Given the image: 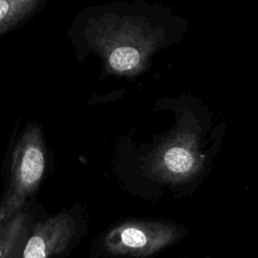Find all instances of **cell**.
Listing matches in <instances>:
<instances>
[{
	"mask_svg": "<svg viewBox=\"0 0 258 258\" xmlns=\"http://www.w3.org/2000/svg\"><path fill=\"white\" fill-rule=\"evenodd\" d=\"M46 0H0V37L34 15Z\"/></svg>",
	"mask_w": 258,
	"mask_h": 258,
	"instance_id": "6",
	"label": "cell"
},
{
	"mask_svg": "<svg viewBox=\"0 0 258 258\" xmlns=\"http://www.w3.org/2000/svg\"><path fill=\"white\" fill-rule=\"evenodd\" d=\"M176 229L158 222H129L112 229L105 238L107 249L115 255L148 256L177 238Z\"/></svg>",
	"mask_w": 258,
	"mask_h": 258,
	"instance_id": "2",
	"label": "cell"
},
{
	"mask_svg": "<svg viewBox=\"0 0 258 258\" xmlns=\"http://www.w3.org/2000/svg\"><path fill=\"white\" fill-rule=\"evenodd\" d=\"M29 217L17 212L0 223V258H20L28 239Z\"/></svg>",
	"mask_w": 258,
	"mask_h": 258,
	"instance_id": "5",
	"label": "cell"
},
{
	"mask_svg": "<svg viewBox=\"0 0 258 258\" xmlns=\"http://www.w3.org/2000/svg\"><path fill=\"white\" fill-rule=\"evenodd\" d=\"M46 165L41 126L29 123L13 150L9 188L0 205V223L20 211L26 199L38 186Z\"/></svg>",
	"mask_w": 258,
	"mask_h": 258,
	"instance_id": "1",
	"label": "cell"
},
{
	"mask_svg": "<svg viewBox=\"0 0 258 258\" xmlns=\"http://www.w3.org/2000/svg\"><path fill=\"white\" fill-rule=\"evenodd\" d=\"M75 230L74 219L64 213L38 223L28 237L20 258H53L66 250Z\"/></svg>",
	"mask_w": 258,
	"mask_h": 258,
	"instance_id": "3",
	"label": "cell"
},
{
	"mask_svg": "<svg viewBox=\"0 0 258 258\" xmlns=\"http://www.w3.org/2000/svg\"><path fill=\"white\" fill-rule=\"evenodd\" d=\"M200 168V160L186 146L174 145L166 148L156 165L158 175L167 181L177 182L187 179Z\"/></svg>",
	"mask_w": 258,
	"mask_h": 258,
	"instance_id": "4",
	"label": "cell"
},
{
	"mask_svg": "<svg viewBox=\"0 0 258 258\" xmlns=\"http://www.w3.org/2000/svg\"><path fill=\"white\" fill-rule=\"evenodd\" d=\"M140 58L138 49L131 46H119L110 53L109 63L115 71L124 72L136 68Z\"/></svg>",
	"mask_w": 258,
	"mask_h": 258,
	"instance_id": "7",
	"label": "cell"
}]
</instances>
